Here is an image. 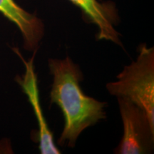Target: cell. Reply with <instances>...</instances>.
<instances>
[{
	"label": "cell",
	"instance_id": "5",
	"mask_svg": "<svg viewBox=\"0 0 154 154\" xmlns=\"http://www.w3.org/2000/svg\"><path fill=\"white\" fill-rule=\"evenodd\" d=\"M82 11L88 22L97 26V38L121 45L120 36L115 26L119 17L116 7L112 2L103 0H69Z\"/></svg>",
	"mask_w": 154,
	"mask_h": 154
},
{
	"label": "cell",
	"instance_id": "4",
	"mask_svg": "<svg viewBox=\"0 0 154 154\" xmlns=\"http://www.w3.org/2000/svg\"><path fill=\"white\" fill-rule=\"evenodd\" d=\"M17 54L22 59L25 66V73L22 76L17 78V82L22 86L23 91L27 96L29 101L32 105L36 116L38 127V142L39 151L42 154H59L61 151L54 142L52 133L50 131L47 121L44 117L39 101L37 76L34 71V59L37 49L34 50L33 57L29 61H25L21 54L14 49Z\"/></svg>",
	"mask_w": 154,
	"mask_h": 154
},
{
	"label": "cell",
	"instance_id": "7",
	"mask_svg": "<svg viewBox=\"0 0 154 154\" xmlns=\"http://www.w3.org/2000/svg\"><path fill=\"white\" fill-rule=\"evenodd\" d=\"M11 149L10 148V145H9L7 143V142L6 143H3V141L0 140V153H11Z\"/></svg>",
	"mask_w": 154,
	"mask_h": 154
},
{
	"label": "cell",
	"instance_id": "3",
	"mask_svg": "<svg viewBox=\"0 0 154 154\" xmlns=\"http://www.w3.org/2000/svg\"><path fill=\"white\" fill-rule=\"evenodd\" d=\"M124 126L123 137L115 153L142 154L149 153L153 146L154 127L143 111L130 100L117 98Z\"/></svg>",
	"mask_w": 154,
	"mask_h": 154
},
{
	"label": "cell",
	"instance_id": "1",
	"mask_svg": "<svg viewBox=\"0 0 154 154\" xmlns=\"http://www.w3.org/2000/svg\"><path fill=\"white\" fill-rule=\"evenodd\" d=\"M53 82L50 92L51 103L57 105L64 119V126L59 143L66 142L74 147L83 131L106 119V102L86 96L80 86L82 74L72 59L49 60Z\"/></svg>",
	"mask_w": 154,
	"mask_h": 154
},
{
	"label": "cell",
	"instance_id": "2",
	"mask_svg": "<svg viewBox=\"0 0 154 154\" xmlns=\"http://www.w3.org/2000/svg\"><path fill=\"white\" fill-rule=\"evenodd\" d=\"M106 84L111 95L130 100L145 113L154 127V49L140 45L138 57Z\"/></svg>",
	"mask_w": 154,
	"mask_h": 154
},
{
	"label": "cell",
	"instance_id": "6",
	"mask_svg": "<svg viewBox=\"0 0 154 154\" xmlns=\"http://www.w3.org/2000/svg\"><path fill=\"white\" fill-rule=\"evenodd\" d=\"M0 13L18 27L25 49L34 51L38 49L44 34V26L41 19L25 10L14 0H0Z\"/></svg>",
	"mask_w": 154,
	"mask_h": 154
}]
</instances>
